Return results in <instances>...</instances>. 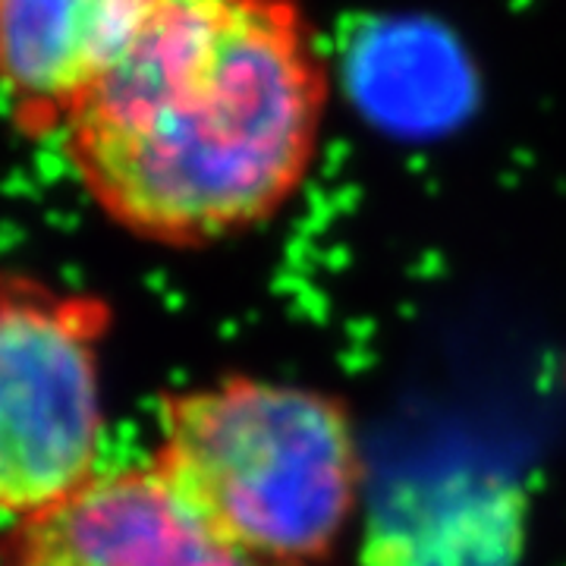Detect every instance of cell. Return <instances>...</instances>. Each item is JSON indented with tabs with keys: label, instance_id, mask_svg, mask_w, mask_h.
<instances>
[{
	"label": "cell",
	"instance_id": "cell-2",
	"mask_svg": "<svg viewBox=\"0 0 566 566\" xmlns=\"http://www.w3.org/2000/svg\"><path fill=\"white\" fill-rule=\"evenodd\" d=\"M151 465L252 566L322 560L363 488V450L344 400L255 375L170 394Z\"/></svg>",
	"mask_w": 566,
	"mask_h": 566
},
{
	"label": "cell",
	"instance_id": "cell-4",
	"mask_svg": "<svg viewBox=\"0 0 566 566\" xmlns=\"http://www.w3.org/2000/svg\"><path fill=\"white\" fill-rule=\"evenodd\" d=\"M7 566H252L208 532L151 463L98 472L22 520Z\"/></svg>",
	"mask_w": 566,
	"mask_h": 566
},
{
	"label": "cell",
	"instance_id": "cell-5",
	"mask_svg": "<svg viewBox=\"0 0 566 566\" xmlns=\"http://www.w3.org/2000/svg\"><path fill=\"white\" fill-rule=\"evenodd\" d=\"M151 0H0V107L39 139L63 133Z\"/></svg>",
	"mask_w": 566,
	"mask_h": 566
},
{
	"label": "cell",
	"instance_id": "cell-1",
	"mask_svg": "<svg viewBox=\"0 0 566 566\" xmlns=\"http://www.w3.org/2000/svg\"><path fill=\"white\" fill-rule=\"evenodd\" d=\"M327 98L303 0H151L61 136L111 221L186 249L262 227L300 192Z\"/></svg>",
	"mask_w": 566,
	"mask_h": 566
},
{
	"label": "cell",
	"instance_id": "cell-3",
	"mask_svg": "<svg viewBox=\"0 0 566 566\" xmlns=\"http://www.w3.org/2000/svg\"><path fill=\"white\" fill-rule=\"evenodd\" d=\"M107 303L0 271V520H29L98 475Z\"/></svg>",
	"mask_w": 566,
	"mask_h": 566
}]
</instances>
